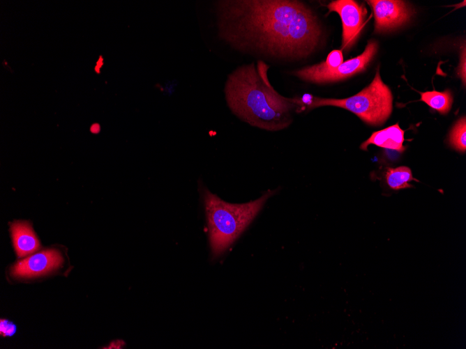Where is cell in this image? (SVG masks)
Wrapping results in <instances>:
<instances>
[{
	"label": "cell",
	"mask_w": 466,
	"mask_h": 349,
	"mask_svg": "<svg viewBox=\"0 0 466 349\" xmlns=\"http://www.w3.org/2000/svg\"><path fill=\"white\" fill-rule=\"evenodd\" d=\"M217 2L219 34L239 49L296 57L307 56L317 44L319 25L299 1Z\"/></svg>",
	"instance_id": "1"
},
{
	"label": "cell",
	"mask_w": 466,
	"mask_h": 349,
	"mask_svg": "<svg viewBox=\"0 0 466 349\" xmlns=\"http://www.w3.org/2000/svg\"><path fill=\"white\" fill-rule=\"evenodd\" d=\"M268 68L262 61L238 68L228 76L225 93L229 107L241 120L276 131L290 124L292 111L299 109V100L283 97L273 88Z\"/></svg>",
	"instance_id": "2"
},
{
	"label": "cell",
	"mask_w": 466,
	"mask_h": 349,
	"mask_svg": "<svg viewBox=\"0 0 466 349\" xmlns=\"http://www.w3.org/2000/svg\"><path fill=\"white\" fill-rule=\"evenodd\" d=\"M273 194L269 191L257 200L232 204L204 189L203 199L209 231L212 254H222L253 221L264 203Z\"/></svg>",
	"instance_id": "3"
},
{
	"label": "cell",
	"mask_w": 466,
	"mask_h": 349,
	"mask_svg": "<svg viewBox=\"0 0 466 349\" xmlns=\"http://www.w3.org/2000/svg\"><path fill=\"white\" fill-rule=\"evenodd\" d=\"M392 101L391 92L382 81L377 70L372 82L356 95L344 99L313 97L307 108L338 107L352 112L368 124L380 125L391 115Z\"/></svg>",
	"instance_id": "4"
},
{
	"label": "cell",
	"mask_w": 466,
	"mask_h": 349,
	"mask_svg": "<svg viewBox=\"0 0 466 349\" xmlns=\"http://www.w3.org/2000/svg\"><path fill=\"white\" fill-rule=\"evenodd\" d=\"M377 42L370 40L361 54L345 61L333 70H315L309 67L295 72L299 78L316 83L342 80L366 69L377 51Z\"/></svg>",
	"instance_id": "5"
},
{
	"label": "cell",
	"mask_w": 466,
	"mask_h": 349,
	"mask_svg": "<svg viewBox=\"0 0 466 349\" xmlns=\"http://www.w3.org/2000/svg\"><path fill=\"white\" fill-rule=\"evenodd\" d=\"M327 8L330 12H336L343 24L342 49H349L356 42L363 26L367 10L366 8L352 0L331 1Z\"/></svg>",
	"instance_id": "6"
},
{
	"label": "cell",
	"mask_w": 466,
	"mask_h": 349,
	"mask_svg": "<svg viewBox=\"0 0 466 349\" xmlns=\"http://www.w3.org/2000/svg\"><path fill=\"white\" fill-rule=\"evenodd\" d=\"M373 11L376 32H385L406 23L413 14L403 1L370 0L367 1Z\"/></svg>",
	"instance_id": "7"
},
{
	"label": "cell",
	"mask_w": 466,
	"mask_h": 349,
	"mask_svg": "<svg viewBox=\"0 0 466 349\" xmlns=\"http://www.w3.org/2000/svg\"><path fill=\"white\" fill-rule=\"evenodd\" d=\"M63 258L56 249H47L36 253L17 262L12 269L14 276L33 277L46 274L57 267Z\"/></svg>",
	"instance_id": "8"
},
{
	"label": "cell",
	"mask_w": 466,
	"mask_h": 349,
	"mask_svg": "<svg viewBox=\"0 0 466 349\" xmlns=\"http://www.w3.org/2000/svg\"><path fill=\"white\" fill-rule=\"evenodd\" d=\"M405 131L398 123L383 130L373 132L371 136L360 146L361 149L367 150L368 145L373 144L378 147L391 149L398 152L405 150L403 146Z\"/></svg>",
	"instance_id": "9"
},
{
	"label": "cell",
	"mask_w": 466,
	"mask_h": 349,
	"mask_svg": "<svg viewBox=\"0 0 466 349\" xmlns=\"http://www.w3.org/2000/svg\"><path fill=\"white\" fill-rule=\"evenodd\" d=\"M10 231L13 245L18 256H27L40 249V242L28 222H14L11 224Z\"/></svg>",
	"instance_id": "10"
},
{
	"label": "cell",
	"mask_w": 466,
	"mask_h": 349,
	"mask_svg": "<svg viewBox=\"0 0 466 349\" xmlns=\"http://www.w3.org/2000/svg\"><path fill=\"white\" fill-rule=\"evenodd\" d=\"M421 101L426 103L432 109L438 112L446 114L452 106L453 97L449 90L443 92L437 91H426L420 93Z\"/></svg>",
	"instance_id": "11"
},
{
	"label": "cell",
	"mask_w": 466,
	"mask_h": 349,
	"mask_svg": "<svg viewBox=\"0 0 466 349\" xmlns=\"http://www.w3.org/2000/svg\"><path fill=\"white\" fill-rule=\"evenodd\" d=\"M416 180L413 178L411 169L405 166L396 168H389L386 172L387 185L393 189L398 190L411 187L412 180Z\"/></svg>",
	"instance_id": "12"
},
{
	"label": "cell",
	"mask_w": 466,
	"mask_h": 349,
	"mask_svg": "<svg viewBox=\"0 0 466 349\" xmlns=\"http://www.w3.org/2000/svg\"><path fill=\"white\" fill-rule=\"evenodd\" d=\"M466 120L465 117L460 118L455 124L450 133L451 145L457 150L465 153L466 150Z\"/></svg>",
	"instance_id": "13"
},
{
	"label": "cell",
	"mask_w": 466,
	"mask_h": 349,
	"mask_svg": "<svg viewBox=\"0 0 466 349\" xmlns=\"http://www.w3.org/2000/svg\"><path fill=\"white\" fill-rule=\"evenodd\" d=\"M343 63V56L341 50L331 51L327 56L325 61L310 66L315 70H333Z\"/></svg>",
	"instance_id": "14"
},
{
	"label": "cell",
	"mask_w": 466,
	"mask_h": 349,
	"mask_svg": "<svg viewBox=\"0 0 466 349\" xmlns=\"http://www.w3.org/2000/svg\"><path fill=\"white\" fill-rule=\"evenodd\" d=\"M15 325L10 323L1 320V334L3 336H11L15 332Z\"/></svg>",
	"instance_id": "15"
},
{
	"label": "cell",
	"mask_w": 466,
	"mask_h": 349,
	"mask_svg": "<svg viewBox=\"0 0 466 349\" xmlns=\"http://www.w3.org/2000/svg\"><path fill=\"white\" fill-rule=\"evenodd\" d=\"M466 59H465V47H463V52L461 54L460 62L458 66V75L462 79L464 85L466 79Z\"/></svg>",
	"instance_id": "16"
}]
</instances>
